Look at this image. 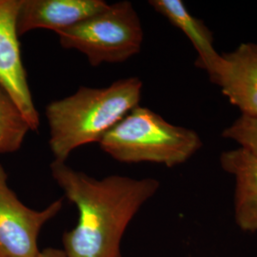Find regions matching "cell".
<instances>
[{
	"mask_svg": "<svg viewBox=\"0 0 257 257\" xmlns=\"http://www.w3.org/2000/svg\"><path fill=\"white\" fill-rule=\"evenodd\" d=\"M140 78H122L104 88L79 87L74 94L47 105L49 145L55 161L66 162L77 148L98 142L139 106Z\"/></svg>",
	"mask_w": 257,
	"mask_h": 257,
	"instance_id": "cell-2",
	"label": "cell"
},
{
	"mask_svg": "<svg viewBox=\"0 0 257 257\" xmlns=\"http://www.w3.org/2000/svg\"><path fill=\"white\" fill-rule=\"evenodd\" d=\"M210 80L242 114L257 117L256 43H241L223 54L220 68Z\"/></svg>",
	"mask_w": 257,
	"mask_h": 257,
	"instance_id": "cell-7",
	"label": "cell"
},
{
	"mask_svg": "<svg viewBox=\"0 0 257 257\" xmlns=\"http://www.w3.org/2000/svg\"><path fill=\"white\" fill-rule=\"evenodd\" d=\"M60 45L85 55L92 67L121 63L141 51L144 32L132 2L124 0L56 34Z\"/></svg>",
	"mask_w": 257,
	"mask_h": 257,
	"instance_id": "cell-4",
	"label": "cell"
},
{
	"mask_svg": "<svg viewBox=\"0 0 257 257\" xmlns=\"http://www.w3.org/2000/svg\"><path fill=\"white\" fill-rule=\"evenodd\" d=\"M62 206L58 199L43 210L29 208L10 189L0 165V257L38 256L39 233Z\"/></svg>",
	"mask_w": 257,
	"mask_h": 257,
	"instance_id": "cell-5",
	"label": "cell"
},
{
	"mask_svg": "<svg viewBox=\"0 0 257 257\" xmlns=\"http://www.w3.org/2000/svg\"><path fill=\"white\" fill-rule=\"evenodd\" d=\"M20 0H0V85L9 92L31 130L39 127V114L30 91L21 58L17 19Z\"/></svg>",
	"mask_w": 257,
	"mask_h": 257,
	"instance_id": "cell-6",
	"label": "cell"
},
{
	"mask_svg": "<svg viewBox=\"0 0 257 257\" xmlns=\"http://www.w3.org/2000/svg\"><path fill=\"white\" fill-rule=\"evenodd\" d=\"M222 169L234 179L233 212L239 229L257 230V157L239 147L221 154Z\"/></svg>",
	"mask_w": 257,
	"mask_h": 257,
	"instance_id": "cell-9",
	"label": "cell"
},
{
	"mask_svg": "<svg viewBox=\"0 0 257 257\" xmlns=\"http://www.w3.org/2000/svg\"><path fill=\"white\" fill-rule=\"evenodd\" d=\"M149 4L188 37L197 53L195 66L206 71L211 79L220 68L222 55L214 47L209 28L193 17L182 0H151Z\"/></svg>",
	"mask_w": 257,
	"mask_h": 257,
	"instance_id": "cell-10",
	"label": "cell"
},
{
	"mask_svg": "<svg viewBox=\"0 0 257 257\" xmlns=\"http://www.w3.org/2000/svg\"><path fill=\"white\" fill-rule=\"evenodd\" d=\"M222 137L236 142L257 157V117L241 114L222 132Z\"/></svg>",
	"mask_w": 257,
	"mask_h": 257,
	"instance_id": "cell-12",
	"label": "cell"
},
{
	"mask_svg": "<svg viewBox=\"0 0 257 257\" xmlns=\"http://www.w3.org/2000/svg\"><path fill=\"white\" fill-rule=\"evenodd\" d=\"M37 257H68L63 249L55 248H47L40 250Z\"/></svg>",
	"mask_w": 257,
	"mask_h": 257,
	"instance_id": "cell-13",
	"label": "cell"
},
{
	"mask_svg": "<svg viewBox=\"0 0 257 257\" xmlns=\"http://www.w3.org/2000/svg\"><path fill=\"white\" fill-rule=\"evenodd\" d=\"M30 131L19 106L0 85V154L19 151Z\"/></svg>",
	"mask_w": 257,
	"mask_h": 257,
	"instance_id": "cell-11",
	"label": "cell"
},
{
	"mask_svg": "<svg viewBox=\"0 0 257 257\" xmlns=\"http://www.w3.org/2000/svg\"><path fill=\"white\" fill-rule=\"evenodd\" d=\"M55 182L78 210V222L63 235L68 257H122L121 242L130 223L156 195L160 182L152 177L110 175L97 179L54 160Z\"/></svg>",
	"mask_w": 257,
	"mask_h": 257,
	"instance_id": "cell-1",
	"label": "cell"
},
{
	"mask_svg": "<svg viewBox=\"0 0 257 257\" xmlns=\"http://www.w3.org/2000/svg\"><path fill=\"white\" fill-rule=\"evenodd\" d=\"M102 151L122 163L182 165L203 146L192 128L174 125L160 114L138 106L99 141Z\"/></svg>",
	"mask_w": 257,
	"mask_h": 257,
	"instance_id": "cell-3",
	"label": "cell"
},
{
	"mask_svg": "<svg viewBox=\"0 0 257 257\" xmlns=\"http://www.w3.org/2000/svg\"><path fill=\"white\" fill-rule=\"evenodd\" d=\"M108 5L104 0H20L18 35L21 37L38 29L57 34L96 15Z\"/></svg>",
	"mask_w": 257,
	"mask_h": 257,
	"instance_id": "cell-8",
	"label": "cell"
}]
</instances>
